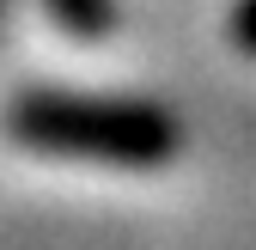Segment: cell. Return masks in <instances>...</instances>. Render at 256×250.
<instances>
[{"label":"cell","mask_w":256,"mask_h":250,"mask_svg":"<svg viewBox=\"0 0 256 250\" xmlns=\"http://www.w3.org/2000/svg\"><path fill=\"white\" fill-rule=\"evenodd\" d=\"M226 37H232V49L256 55V0H238V6H232V18H226Z\"/></svg>","instance_id":"cell-3"},{"label":"cell","mask_w":256,"mask_h":250,"mask_svg":"<svg viewBox=\"0 0 256 250\" xmlns=\"http://www.w3.org/2000/svg\"><path fill=\"white\" fill-rule=\"evenodd\" d=\"M49 6H55V18L68 24V30H92V37L116 24V6H110V0H49Z\"/></svg>","instance_id":"cell-2"},{"label":"cell","mask_w":256,"mask_h":250,"mask_svg":"<svg viewBox=\"0 0 256 250\" xmlns=\"http://www.w3.org/2000/svg\"><path fill=\"white\" fill-rule=\"evenodd\" d=\"M6 134L24 152L98 171H165L183 152V122L152 98H116V92H18L6 110Z\"/></svg>","instance_id":"cell-1"}]
</instances>
